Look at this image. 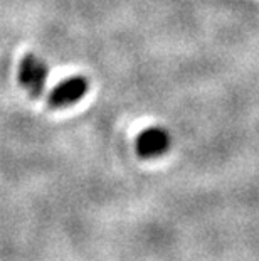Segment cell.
<instances>
[{
    "label": "cell",
    "instance_id": "1",
    "mask_svg": "<svg viewBox=\"0 0 259 261\" xmlns=\"http://www.w3.org/2000/svg\"><path fill=\"white\" fill-rule=\"evenodd\" d=\"M88 90H90V81L84 76H71L52 88V91L47 96V105L52 110L69 108L78 103L81 98H84Z\"/></svg>",
    "mask_w": 259,
    "mask_h": 261
},
{
    "label": "cell",
    "instance_id": "4",
    "mask_svg": "<svg viewBox=\"0 0 259 261\" xmlns=\"http://www.w3.org/2000/svg\"><path fill=\"white\" fill-rule=\"evenodd\" d=\"M47 74H49L47 64L39 59L36 76H34V80H32V83H31L29 90H27L32 98H41L42 94H44V90H46V83H47Z\"/></svg>",
    "mask_w": 259,
    "mask_h": 261
},
{
    "label": "cell",
    "instance_id": "2",
    "mask_svg": "<svg viewBox=\"0 0 259 261\" xmlns=\"http://www.w3.org/2000/svg\"><path fill=\"white\" fill-rule=\"evenodd\" d=\"M172 138L170 133L162 126H148L135 140V148L138 157L143 160L158 159L168 152Z\"/></svg>",
    "mask_w": 259,
    "mask_h": 261
},
{
    "label": "cell",
    "instance_id": "3",
    "mask_svg": "<svg viewBox=\"0 0 259 261\" xmlns=\"http://www.w3.org/2000/svg\"><path fill=\"white\" fill-rule=\"evenodd\" d=\"M37 64H39V58H36L32 53H27L24 58H22L20 64H19V83L25 90H29L32 80L36 76L37 71Z\"/></svg>",
    "mask_w": 259,
    "mask_h": 261
}]
</instances>
